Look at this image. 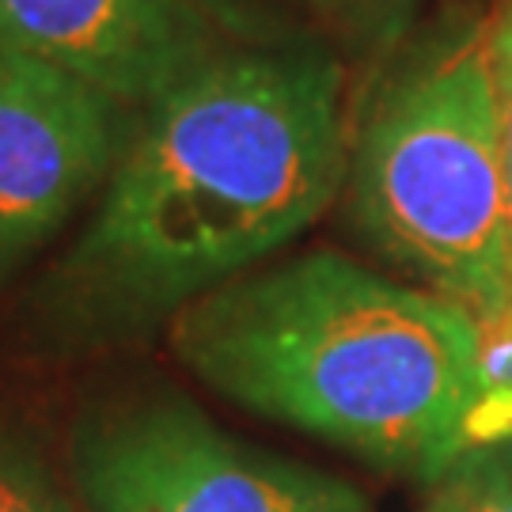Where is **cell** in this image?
<instances>
[{"label": "cell", "mask_w": 512, "mask_h": 512, "mask_svg": "<svg viewBox=\"0 0 512 512\" xmlns=\"http://www.w3.org/2000/svg\"><path fill=\"white\" fill-rule=\"evenodd\" d=\"M349 224L376 255L475 315L512 308L490 4H448L376 65L353 103Z\"/></svg>", "instance_id": "obj_3"}, {"label": "cell", "mask_w": 512, "mask_h": 512, "mask_svg": "<svg viewBox=\"0 0 512 512\" xmlns=\"http://www.w3.org/2000/svg\"><path fill=\"white\" fill-rule=\"evenodd\" d=\"M88 80L0 50V281L103 190L133 126Z\"/></svg>", "instance_id": "obj_5"}, {"label": "cell", "mask_w": 512, "mask_h": 512, "mask_svg": "<svg viewBox=\"0 0 512 512\" xmlns=\"http://www.w3.org/2000/svg\"><path fill=\"white\" fill-rule=\"evenodd\" d=\"M0 50L145 110L217 54L220 35L198 0H0Z\"/></svg>", "instance_id": "obj_6"}, {"label": "cell", "mask_w": 512, "mask_h": 512, "mask_svg": "<svg viewBox=\"0 0 512 512\" xmlns=\"http://www.w3.org/2000/svg\"><path fill=\"white\" fill-rule=\"evenodd\" d=\"M418 512H512V437L463 452L425 486Z\"/></svg>", "instance_id": "obj_7"}, {"label": "cell", "mask_w": 512, "mask_h": 512, "mask_svg": "<svg viewBox=\"0 0 512 512\" xmlns=\"http://www.w3.org/2000/svg\"><path fill=\"white\" fill-rule=\"evenodd\" d=\"M349 126L346 65L323 38L220 46L133 126L50 281L54 327L126 338L258 270L342 198Z\"/></svg>", "instance_id": "obj_1"}, {"label": "cell", "mask_w": 512, "mask_h": 512, "mask_svg": "<svg viewBox=\"0 0 512 512\" xmlns=\"http://www.w3.org/2000/svg\"><path fill=\"white\" fill-rule=\"evenodd\" d=\"M220 399L410 482L482 444L475 315L338 251L258 266L167 323Z\"/></svg>", "instance_id": "obj_2"}, {"label": "cell", "mask_w": 512, "mask_h": 512, "mask_svg": "<svg viewBox=\"0 0 512 512\" xmlns=\"http://www.w3.org/2000/svg\"><path fill=\"white\" fill-rule=\"evenodd\" d=\"M0 512H84L73 486L16 433L0 429Z\"/></svg>", "instance_id": "obj_10"}, {"label": "cell", "mask_w": 512, "mask_h": 512, "mask_svg": "<svg viewBox=\"0 0 512 512\" xmlns=\"http://www.w3.org/2000/svg\"><path fill=\"white\" fill-rule=\"evenodd\" d=\"M490 50H494L497 107H501V164H505V217H509L512 270V0H490ZM501 319H512V308Z\"/></svg>", "instance_id": "obj_11"}, {"label": "cell", "mask_w": 512, "mask_h": 512, "mask_svg": "<svg viewBox=\"0 0 512 512\" xmlns=\"http://www.w3.org/2000/svg\"><path fill=\"white\" fill-rule=\"evenodd\" d=\"M69 482L84 512H376L353 482L232 437L171 391L92 406Z\"/></svg>", "instance_id": "obj_4"}, {"label": "cell", "mask_w": 512, "mask_h": 512, "mask_svg": "<svg viewBox=\"0 0 512 512\" xmlns=\"http://www.w3.org/2000/svg\"><path fill=\"white\" fill-rule=\"evenodd\" d=\"M220 38L236 46H281L323 38L319 0H198Z\"/></svg>", "instance_id": "obj_8"}, {"label": "cell", "mask_w": 512, "mask_h": 512, "mask_svg": "<svg viewBox=\"0 0 512 512\" xmlns=\"http://www.w3.org/2000/svg\"><path fill=\"white\" fill-rule=\"evenodd\" d=\"M421 0H319L323 35L380 65L418 27Z\"/></svg>", "instance_id": "obj_9"}]
</instances>
